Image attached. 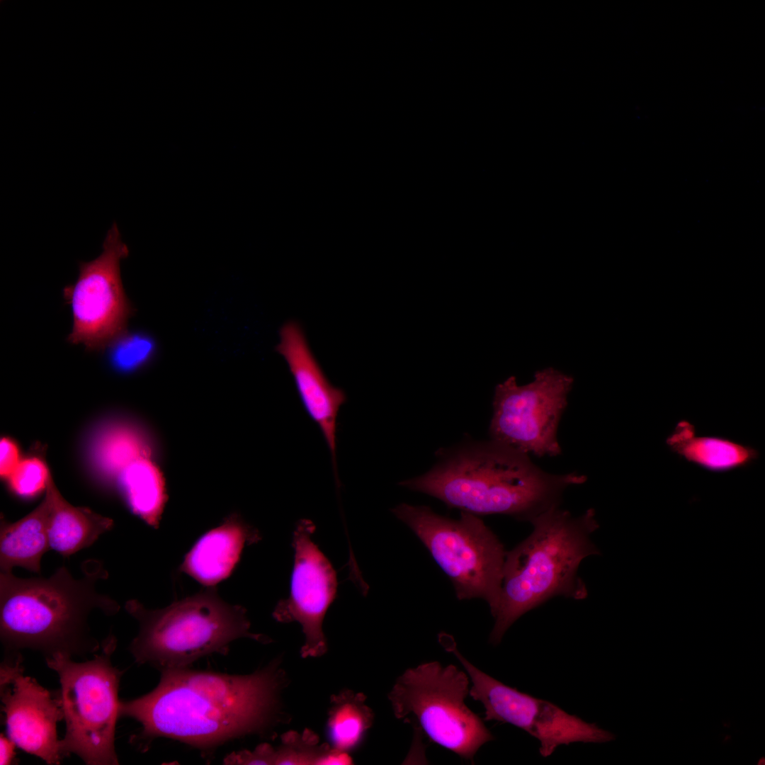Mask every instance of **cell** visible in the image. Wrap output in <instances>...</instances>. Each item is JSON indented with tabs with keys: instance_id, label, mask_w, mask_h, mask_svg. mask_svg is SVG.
Returning a JSON list of instances; mask_svg holds the SVG:
<instances>
[{
	"instance_id": "1",
	"label": "cell",
	"mask_w": 765,
	"mask_h": 765,
	"mask_svg": "<svg viewBox=\"0 0 765 765\" xmlns=\"http://www.w3.org/2000/svg\"><path fill=\"white\" fill-rule=\"evenodd\" d=\"M160 672L152 691L120 702L119 717L141 725L130 738L141 751L158 737L210 750L249 735L265 734L280 721L285 677L276 660L246 675L189 667Z\"/></svg>"
},
{
	"instance_id": "2",
	"label": "cell",
	"mask_w": 765,
	"mask_h": 765,
	"mask_svg": "<svg viewBox=\"0 0 765 765\" xmlns=\"http://www.w3.org/2000/svg\"><path fill=\"white\" fill-rule=\"evenodd\" d=\"M586 481L575 472L548 473L528 455L491 439L464 445L425 474L400 484L461 511L505 514L530 523L560 506L567 487Z\"/></svg>"
},
{
	"instance_id": "3",
	"label": "cell",
	"mask_w": 765,
	"mask_h": 765,
	"mask_svg": "<svg viewBox=\"0 0 765 765\" xmlns=\"http://www.w3.org/2000/svg\"><path fill=\"white\" fill-rule=\"evenodd\" d=\"M75 579L64 565L47 578H20L0 572V639L5 652L29 649L45 658L55 653L86 657L98 652L102 641L89 623L95 611L106 616L120 610L118 603L99 593L96 584L106 579L103 563L89 559Z\"/></svg>"
},
{
	"instance_id": "4",
	"label": "cell",
	"mask_w": 765,
	"mask_h": 765,
	"mask_svg": "<svg viewBox=\"0 0 765 765\" xmlns=\"http://www.w3.org/2000/svg\"><path fill=\"white\" fill-rule=\"evenodd\" d=\"M530 523L531 534L506 551L497 604L491 612L494 624L489 640L494 645L521 616L550 599L586 598L579 565L585 558L601 554L592 540L599 527L594 509L573 516L557 506Z\"/></svg>"
},
{
	"instance_id": "5",
	"label": "cell",
	"mask_w": 765,
	"mask_h": 765,
	"mask_svg": "<svg viewBox=\"0 0 765 765\" xmlns=\"http://www.w3.org/2000/svg\"><path fill=\"white\" fill-rule=\"evenodd\" d=\"M125 608L139 624L130 652L137 664L159 672L188 668L213 653L225 654L239 638L271 641L251 633L246 610L225 601L213 586L163 608L149 609L135 599Z\"/></svg>"
},
{
	"instance_id": "6",
	"label": "cell",
	"mask_w": 765,
	"mask_h": 765,
	"mask_svg": "<svg viewBox=\"0 0 765 765\" xmlns=\"http://www.w3.org/2000/svg\"><path fill=\"white\" fill-rule=\"evenodd\" d=\"M116 646L110 634L90 660L77 662L62 653L45 658L60 680L57 693L66 725L60 740L64 757L74 754L87 765L119 764L115 735L123 672L112 664Z\"/></svg>"
},
{
	"instance_id": "7",
	"label": "cell",
	"mask_w": 765,
	"mask_h": 765,
	"mask_svg": "<svg viewBox=\"0 0 765 765\" xmlns=\"http://www.w3.org/2000/svg\"><path fill=\"white\" fill-rule=\"evenodd\" d=\"M392 513L405 523L448 577L458 600L481 599L492 612L497 604L506 551L478 516L460 512L459 519L426 506L400 504Z\"/></svg>"
},
{
	"instance_id": "8",
	"label": "cell",
	"mask_w": 765,
	"mask_h": 765,
	"mask_svg": "<svg viewBox=\"0 0 765 765\" xmlns=\"http://www.w3.org/2000/svg\"><path fill=\"white\" fill-rule=\"evenodd\" d=\"M470 683L455 665L428 662L405 670L388 698L397 719L414 721L431 742L473 762L494 737L465 704Z\"/></svg>"
},
{
	"instance_id": "9",
	"label": "cell",
	"mask_w": 765,
	"mask_h": 765,
	"mask_svg": "<svg viewBox=\"0 0 765 765\" xmlns=\"http://www.w3.org/2000/svg\"><path fill=\"white\" fill-rule=\"evenodd\" d=\"M573 382L571 375L550 367L536 371L526 385H518L514 376L498 384L491 439L527 455H560L557 429Z\"/></svg>"
},
{
	"instance_id": "10",
	"label": "cell",
	"mask_w": 765,
	"mask_h": 765,
	"mask_svg": "<svg viewBox=\"0 0 765 765\" xmlns=\"http://www.w3.org/2000/svg\"><path fill=\"white\" fill-rule=\"evenodd\" d=\"M128 254V247L113 222L100 255L79 263L76 280L63 289L73 317L68 342L81 344L89 351H103L126 332L128 319L135 311L125 293L120 273L121 261Z\"/></svg>"
},
{
	"instance_id": "11",
	"label": "cell",
	"mask_w": 765,
	"mask_h": 765,
	"mask_svg": "<svg viewBox=\"0 0 765 765\" xmlns=\"http://www.w3.org/2000/svg\"><path fill=\"white\" fill-rule=\"evenodd\" d=\"M442 646L465 669L471 682L469 695L484 708L483 720L509 723L525 730L540 742L542 756H549L562 744L615 740L613 733L596 723L584 721L552 703L521 692L481 671L461 654L452 638L445 640Z\"/></svg>"
},
{
	"instance_id": "12",
	"label": "cell",
	"mask_w": 765,
	"mask_h": 765,
	"mask_svg": "<svg viewBox=\"0 0 765 765\" xmlns=\"http://www.w3.org/2000/svg\"><path fill=\"white\" fill-rule=\"evenodd\" d=\"M20 652H5L0 667V696L7 736L16 747L50 765L64 758L57 724L64 719L57 691L24 674Z\"/></svg>"
},
{
	"instance_id": "13",
	"label": "cell",
	"mask_w": 765,
	"mask_h": 765,
	"mask_svg": "<svg viewBox=\"0 0 765 765\" xmlns=\"http://www.w3.org/2000/svg\"><path fill=\"white\" fill-rule=\"evenodd\" d=\"M315 526L300 520L293 533L295 551L289 596L280 601L273 616L280 622H298L305 642L303 657H318L327 650L322 623L334 601L338 587L336 572L329 559L312 539Z\"/></svg>"
},
{
	"instance_id": "14",
	"label": "cell",
	"mask_w": 765,
	"mask_h": 765,
	"mask_svg": "<svg viewBox=\"0 0 765 765\" xmlns=\"http://www.w3.org/2000/svg\"><path fill=\"white\" fill-rule=\"evenodd\" d=\"M279 335L276 351L285 359L301 402L321 431L336 468V421L346 394L329 382L297 322L285 323Z\"/></svg>"
},
{
	"instance_id": "15",
	"label": "cell",
	"mask_w": 765,
	"mask_h": 765,
	"mask_svg": "<svg viewBox=\"0 0 765 765\" xmlns=\"http://www.w3.org/2000/svg\"><path fill=\"white\" fill-rule=\"evenodd\" d=\"M260 540L257 529L233 515L196 541L180 570L203 585L213 586L232 573L244 546Z\"/></svg>"
},
{
	"instance_id": "16",
	"label": "cell",
	"mask_w": 765,
	"mask_h": 765,
	"mask_svg": "<svg viewBox=\"0 0 765 765\" xmlns=\"http://www.w3.org/2000/svg\"><path fill=\"white\" fill-rule=\"evenodd\" d=\"M669 450L679 459L714 473L750 467L759 458L754 446L720 436H698L695 426L681 420L666 438Z\"/></svg>"
},
{
	"instance_id": "17",
	"label": "cell",
	"mask_w": 765,
	"mask_h": 765,
	"mask_svg": "<svg viewBox=\"0 0 765 765\" xmlns=\"http://www.w3.org/2000/svg\"><path fill=\"white\" fill-rule=\"evenodd\" d=\"M50 497L45 489L40 504L21 519L10 523L1 518L0 526V570L11 572L21 567L41 573V559L50 550L48 524Z\"/></svg>"
},
{
	"instance_id": "18",
	"label": "cell",
	"mask_w": 765,
	"mask_h": 765,
	"mask_svg": "<svg viewBox=\"0 0 765 765\" xmlns=\"http://www.w3.org/2000/svg\"><path fill=\"white\" fill-rule=\"evenodd\" d=\"M46 490L50 497L48 538L50 550L69 557L93 545L110 531L113 521L86 507L70 504L60 494L52 477Z\"/></svg>"
},
{
	"instance_id": "19",
	"label": "cell",
	"mask_w": 765,
	"mask_h": 765,
	"mask_svg": "<svg viewBox=\"0 0 765 765\" xmlns=\"http://www.w3.org/2000/svg\"><path fill=\"white\" fill-rule=\"evenodd\" d=\"M131 511L149 526L157 528L167 499L164 477L149 456L130 463L118 475Z\"/></svg>"
},
{
	"instance_id": "20",
	"label": "cell",
	"mask_w": 765,
	"mask_h": 765,
	"mask_svg": "<svg viewBox=\"0 0 765 765\" xmlns=\"http://www.w3.org/2000/svg\"><path fill=\"white\" fill-rule=\"evenodd\" d=\"M365 699L362 693L344 692L332 701L327 727L336 750L345 752L355 748L372 725L373 712Z\"/></svg>"
},
{
	"instance_id": "21",
	"label": "cell",
	"mask_w": 765,
	"mask_h": 765,
	"mask_svg": "<svg viewBox=\"0 0 765 765\" xmlns=\"http://www.w3.org/2000/svg\"><path fill=\"white\" fill-rule=\"evenodd\" d=\"M94 459L104 472L115 476L132 462L149 456L150 450L142 435L127 426L113 427L97 439Z\"/></svg>"
},
{
	"instance_id": "22",
	"label": "cell",
	"mask_w": 765,
	"mask_h": 765,
	"mask_svg": "<svg viewBox=\"0 0 765 765\" xmlns=\"http://www.w3.org/2000/svg\"><path fill=\"white\" fill-rule=\"evenodd\" d=\"M108 348V358L118 370H134L147 363L154 351V341L141 334L124 333Z\"/></svg>"
},
{
	"instance_id": "23",
	"label": "cell",
	"mask_w": 765,
	"mask_h": 765,
	"mask_svg": "<svg viewBox=\"0 0 765 765\" xmlns=\"http://www.w3.org/2000/svg\"><path fill=\"white\" fill-rule=\"evenodd\" d=\"M51 477L45 463L38 458L21 460L8 477L13 491L23 497H31L46 489Z\"/></svg>"
},
{
	"instance_id": "24",
	"label": "cell",
	"mask_w": 765,
	"mask_h": 765,
	"mask_svg": "<svg viewBox=\"0 0 765 765\" xmlns=\"http://www.w3.org/2000/svg\"><path fill=\"white\" fill-rule=\"evenodd\" d=\"M19 450L16 444L8 438L0 441V475L8 478L20 463Z\"/></svg>"
},
{
	"instance_id": "25",
	"label": "cell",
	"mask_w": 765,
	"mask_h": 765,
	"mask_svg": "<svg viewBox=\"0 0 765 765\" xmlns=\"http://www.w3.org/2000/svg\"><path fill=\"white\" fill-rule=\"evenodd\" d=\"M16 744L3 733L0 735V764L9 765L15 761Z\"/></svg>"
}]
</instances>
